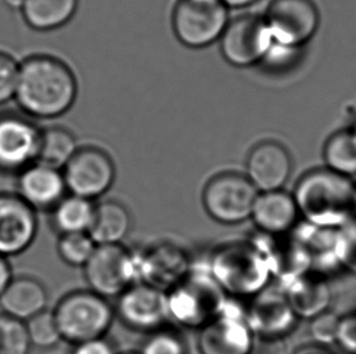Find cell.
I'll use <instances>...</instances> for the list:
<instances>
[{"mask_svg": "<svg viewBox=\"0 0 356 354\" xmlns=\"http://www.w3.org/2000/svg\"><path fill=\"white\" fill-rule=\"evenodd\" d=\"M4 3L13 9H22L26 0H4Z\"/></svg>", "mask_w": 356, "mask_h": 354, "instance_id": "cell-41", "label": "cell"}, {"mask_svg": "<svg viewBox=\"0 0 356 354\" xmlns=\"http://www.w3.org/2000/svg\"><path fill=\"white\" fill-rule=\"evenodd\" d=\"M327 169L343 176L356 175V135L354 131H339L332 135L323 149Z\"/></svg>", "mask_w": 356, "mask_h": 354, "instance_id": "cell-27", "label": "cell"}, {"mask_svg": "<svg viewBox=\"0 0 356 354\" xmlns=\"http://www.w3.org/2000/svg\"><path fill=\"white\" fill-rule=\"evenodd\" d=\"M258 189L245 175L219 174L203 189L202 203L209 217L222 225H237L250 219Z\"/></svg>", "mask_w": 356, "mask_h": 354, "instance_id": "cell-7", "label": "cell"}, {"mask_svg": "<svg viewBox=\"0 0 356 354\" xmlns=\"http://www.w3.org/2000/svg\"><path fill=\"white\" fill-rule=\"evenodd\" d=\"M77 90L76 77L63 61L34 56L19 68L15 96L29 115L56 118L72 107Z\"/></svg>", "mask_w": 356, "mask_h": 354, "instance_id": "cell-1", "label": "cell"}, {"mask_svg": "<svg viewBox=\"0 0 356 354\" xmlns=\"http://www.w3.org/2000/svg\"><path fill=\"white\" fill-rule=\"evenodd\" d=\"M341 319L331 312H323L313 318L310 334L314 340L321 345H331L337 341Z\"/></svg>", "mask_w": 356, "mask_h": 354, "instance_id": "cell-33", "label": "cell"}, {"mask_svg": "<svg viewBox=\"0 0 356 354\" xmlns=\"http://www.w3.org/2000/svg\"><path fill=\"white\" fill-rule=\"evenodd\" d=\"M97 244L88 233L61 235L58 253L65 264L73 267H84L92 258Z\"/></svg>", "mask_w": 356, "mask_h": 354, "instance_id": "cell-29", "label": "cell"}, {"mask_svg": "<svg viewBox=\"0 0 356 354\" xmlns=\"http://www.w3.org/2000/svg\"><path fill=\"white\" fill-rule=\"evenodd\" d=\"M40 131L19 115L0 117V170L22 171L38 158Z\"/></svg>", "mask_w": 356, "mask_h": 354, "instance_id": "cell-15", "label": "cell"}, {"mask_svg": "<svg viewBox=\"0 0 356 354\" xmlns=\"http://www.w3.org/2000/svg\"><path fill=\"white\" fill-rule=\"evenodd\" d=\"M337 341L344 350L356 354V317H349L341 321Z\"/></svg>", "mask_w": 356, "mask_h": 354, "instance_id": "cell-37", "label": "cell"}, {"mask_svg": "<svg viewBox=\"0 0 356 354\" xmlns=\"http://www.w3.org/2000/svg\"><path fill=\"white\" fill-rule=\"evenodd\" d=\"M63 174L66 187L73 196L92 201L111 188L116 178V168L105 151L84 147L74 153Z\"/></svg>", "mask_w": 356, "mask_h": 354, "instance_id": "cell-11", "label": "cell"}, {"mask_svg": "<svg viewBox=\"0 0 356 354\" xmlns=\"http://www.w3.org/2000/svg\"><path fill=\"white\" fill-rule=\"evenodd\" d=\"M276 43L302 49L318 32L320 14L313 0H273L263 16Z\"/></svg>", "mask_w": 356, "mask_h": 354, "instance_id": "cell-9", "label": "cell"}, {"mask_svg": "<svg viewBox=\"0 0 356 354\" xmlns=\"http://www.w3.org/2000/svg\"><path fill=\"white\" fill-rule=\"evenodd\" d=\"M334 255L339 264L356 273V221L338 228L334 235Z\"/></svg>", "mask_w": 356, "mask_h": 354, "instance_id": "cell-32", "label": "cell"}, {"mask_svg": "<svg viewBox=\"0 0 356 354\" xmlns=\"http://www.w3.org/2000/svg\"><path fill=\"white\" fill-rule=\"evenodd\" d=\"M131 228L129 210L118 201L95 206V214L88 235L97 245L120 244Z\"/></svg>", "mask_w": 356, "mask_h": 354, "instance_id": "cell-23", "label": "cell"}, {"mask_svg": "<svg viewBox=\"0 0 356 354\" xmlns=\"http://www.w3.org/2000/svg\"><path fill=\"white\" fill-rule=\"evenodd\" d=\"M138 274L144 278L145 284L167 292L190 273L188 255L177 246L157 245L149 249L138 261Z\"/></svg>", "mask_w": 356, "mask_h": 354, "instance_id": "cell-18", "label": "cell"}, {"mask_svg": "<svg viewBox=\"0 0 356 354\" xmlns=\"http://www.w3.org/2000/svg\"><path fill=\"white\" fill-rule=\"evenodd\" d=\"M77 8L78 0H26L22 12L32 28L51 31L67 24Z\"/></svg>", "mask_w": 356, "mask_h": 354, "instance_id": "cell-24", "label": "cell"}, {"mask_svg": "<svg viewBox=\"0 0 356 354\" xmlns=\"http://www.w3.org/2000/svg\"><path fill=\"white\" fill-rule=\"evenodd\" d=\"M19 67L6 53H0V105L15 96Z\"/></svg>", "mask_w": 356, "mask_h": 354, "instance_id": "cell-35", "label": "cell"}, {"mask_svg": "<svg viewBox=\"0 0 356 354\" xmlns=\"http://www.w3.org/2000/svg\"><path fill=\"white\" fill-rule=\"evenodd\" d=\"M172 22L180 43L202 49L219 40L230 21L222 0H178Z\"/></svg>", "mask_w": 356, "mask_h": 354, "instance_id": "cell-6", "label": "cell"}, {"mask_svg": "<svg viewBox=\"0 0 356 354\" xmlns=\"http://www.w3.org/2000/svg\"><path fill=\"white\" fill-rule=\"evenodd\" d=\"M354 133H355V135H356V128H355V129H354Z\"/></svg>", "mask_w": 356, "mask_h": 354, "instance_id": "cell-43", "label": "cell"}, {"mask_svg": "<svg viewBox=\"0 0 356 354\" xmlns=\"http://www.w3.org/2000/svg\"><path fill=\"white\" fill-rule=\"evenodd\" d=\"M284 295L297 318L313 319L326 312L331 302V290L327 283L321 278L309 276H302L289 283Z\"/></svg>", "mask_w": 356, "mask_h": 354, "instance_id": "cell-22", "label": "cell"}, {"mask_svg": "<svg viewBox=\"0 0 356 354\" xmlns=\"http://www.w3.org/2000/svg\"><path fill=\"white\" fill-rule=\"evenodd\" d=\"M128 354H140V353H128Z\"/></svg>", "mask_w": 356, "mask_h": 354, "instance_id": "cell-44", "label": "cell"}, {"mask_svg": "<svg viewBox=\"0 0 356 354\" xmlns=\"http://www.w3.org/2000/svg\"><path fill=\"white\" fill-rule=\"evenodd\" d=\"M71 354H117L115 347L105 337L97 340L86 341L74 345Z\"/></svg>", "mask_w": 356, "mask_h": 354, "instance_id": "cell-38", "label": "cell"}, {"mask_svg": "<svg viewBox=\"0 0 356 354\" xmlns=\"http://www.w3.org/2000/svg\"><path fill=\"white\" fill-rule=\"evenodd\" d=\"M293 162L287 149L276 141H264L250 151L245 171L258 192L282 189L292 175Z\"/></svg>", "mask_w": 356, "mask_h": 354, "instance_id": "cell-16", "label": "cell"}, {"mask_svg": "<svg viewBox=\"0 0 356 354\" xmlns=\"http://www.w3.org/2000/svg\"><path fill=\"white\" fill-rule=\"evenodd\" d=\"M208 272L227 295L250 298L265 290L273 276L264 251L250 242H232L218 248Z\"/></svg>", "mask_w": 356, "mask_h": 354, "instance_id": "cell-3", "label": "cell"}, {"mask_svg": "<svg viewBox=\"0 0 356 354\" xmlns=\"http://www.w3.org/2000/svg\"><path fill=\"white\" fill-rule=\"evenodd\" d=\"M293 198L299 215L314 227L341 228L355 219V185L330 169L305 174L294 188Z\"/></svg>", "mask_w": 356, "mask_h": 354, "instance_id": "cell-2", "label": "cell"}, {"mask_svg": "<svg viewBox=\"0 0 356 354\" xmlns=\"http://www.w3.org/2000/svg\"><path fill=\"white\" fill-rule=\"evenodd\" d=\"M299 51L300 49L286 47L273 40V44L261 63H265V66L271 71H284L296 62Z\"/></svg>", "mask_w": 356, "mask_h": 354, "instance_id": "cell-34", "label": "cell"}, {"mask_svg": "<svg viewBox=\"0 0 356 354\" xmlns=\"http://www.w3.org/2000/svg\"><path fill=\"white\" fill-rule=\"evenodd\" d=\"M140 354H188V342L178 330L163 326L149 332Z\"/></svg>", "mask_w": 356, "mask_h": 354, "instance_id": "cell-30", "label": "cell"}, {"mask_svg": "<svg viewBox=\"0 0 356 354\" xmlns=\"http://www.w3.org/2000/svg\"><path fill=\"white\" fill-rule=\"evenodd\" d=\"M222 1L227 5V8L241 9V8H245V6L254 4L258 0H222Z\"/></svg>", "mask_w": 356, "mask_h": 354, "instance_id": "cell-40", "label": "cell"}, {"mask_svg": "<svg viewBox=\"0 0 356 354\" xmlns=\"http://www.w3.org/2000/svg\"><path fill=\"white\" fill-rule=\"evenodd\" d=\"M31 347L26 321L0 314V354H29Z\"/></svg>", "mask_w": 356, "mask_h": 354, "instance_id": "cell-28", "label": "cell"}, {"mask_svg": "<svg viewBox=\"0 0 356 354\" xmlns=\"http://www.w3.org/2000/svg\"><path fill=\"white\" fill-rule=\"evenodd\" d=\"M53 313L61 339L73 345L105 337L116 316L107 298L92 290L68 294Z\"/></svg>", "mask_w": 356, "mask_h": 354, "instance_id": "cell-5", "label": "cell"}, {"mask_svg": "<svg viewBox=\"0 0 356 354\" xmlns=\"http://www.w3.org/2000/svg\"><path fill=\"white\" fill-rule=\"evenodd\" d=\"M250 354H287V345L282 337H257L254 336Z\"/></svg>", "mask_w": 356, "mask_h": 354, "instance_id": "cell-36", "label": "cell"}, {"mask_svg": "<svg viewBox=\"0 0 356 354\" xmlns=\"http://www.w3.org/2000/svg\"><path fill=\"white\" fill-rule=\"evenodd\" d=\"M254 334L245 314L227 310L200 329L197 348L200 354H250Z\"/></svg>", "mask_w": 356, "mask_h": 354, "instance_id": "cell-13", "label": "cell"}, {"mask_svg": "<svg viewBox=\"0 0 356 354\" xmlns=\"http://www.w3.org/2000/svg\"><path fill=\"white\" fill-rule=\"evenodd\" d=\"M297 354H328L325 351L320 348H305V350L299 351Z\"/></svg>", "mask_w": 356, "mask_h": 354, "instance_id": "cell-42", "label": "cell"}, {"mask_svg": "<svg viewBox=\"0 0 356 354\" xmlns=\"http://www.w3.org/2000/svg\"><path fill=\"white\" fill-rule=\"evenodd\" d=\"M19 196L34 210H51L67 189L63 174L43 163L31 164L19 177Z\"/></svg>", "mask_w": 356, "mask_h": 354, "instance_id": "cell-19", "label": "cell"}, {"mask_svg": "<svg viewBox=\"0 0 356 354\" xmlns=\"http://www.w3.org/2000/svg\"><path fill=\"white\" fill-rule=\"evenodd\" d=\"M77 142L71 131L63 128H49L40 133L39 142V163L51 168H65L77 152Z\"/></svg>", "mask_w": 356, "mask_h": 354, "instance_id": "cell-26", "label": "cell"}, {"mask_svg": "<svg viewBox=\"0 0 356 354\" xmlns=\"http://www.w3.org/2000/svg\"><path fill=\"white\" fill-rule=\"evenodd\" d=\"M29 331V340L34 347L38 348H51L58 345L61 339L58 324L55 321L53 312H40L26 321Z\"/></svg>", "mask_w": 356, "mask_h": 354, "instance_id": "cell-31", "label": "cell"}, {"mask_svg": "<svg viewBox=\"0 0 356 354\" xmlns=\"http://www.w3.org/2000/svg\"><path fill=\"white\" fill-rule=\"evenodd\" d=\"M47 305V290L43 284L34 278H13L0 295L3 313L24 321L45 311Z\"/></svg>", "mask_w": 356, "mask_h": 354, "instance_id": "cell-21", "label": "cell"}, {"mask_svg": "<svg viewBox=\"0 0 356 354\" xmlns=\"http://www.w3.org/2000/svg\"><path fill=\"white\" fill-rule=\"evenodd\" d=\"M95 214L92 201L78 196H65L53 209L54 227L61 233H88Z\"/></svg>", "mask_w": 356, "mask_h": 354, "instance_id": "cell-25", "label": "cell"}, {"mask_svg": "<svg viewBox=\"0 0 356 354\" xmlns=\"http://www.w3.org/2000/svg\"><path fill=\"white\" fill-rule=\"evenodd\" d=\"M169 319L188 329H201L227 307V294L211 273L190 272L165 292Z\"/></svg>", "mask_w": 356, "mask_h": 354, "instance_id": "cell-4", "label": "cell"}, {"mask_svg": "<svg viewBox=\"0 0 356 354\" xmlns=\"http://www.w3.org/2000/svg\"><path fill=\"white\" fill-rule=\"evenodd\" d=\"M83 268L90 290L105 298L120 296L138 276L136 259L120 244L97 245Z\"/></svg>", "mask_w": 356, "mask_h": 354, "instance_id": "cell-8", "label": "cell"}, {"mask_svg": "<svg viewBox=\"0 0 356 354\" xmlns=\"http://www.w3.org/2000/svg\"><path fill=\"white\" fill-rule=\"evenodd\" d=\"M38 233V219L32 206L17 194L0 193V255L22 254Z\"/></svg>", "mask_w": 356, "mask_h": 354, "instance_id": "cell-14", "label": "cell"}, {"mask_svg": "<svg viewBox=\"0 0 356 354\" xmlns=\"http://www.w3.org/2000/svg\"><path fill=\"white\" fill-rule=\"evenodd\" d=\"M115 313L131 330L154 332L169 321L167 294L145 283L133 284L118 296Z\"/></svg>", "mask_w": 356, "mask_h": 354, "instance_id": "cell-12", "label": "cell"}, {"mask_svg": "<svg viewBox=\"0 0 356 354\" xmlns=\"http://www.w3.org/2000/svg\"><path fill=\"white\" fill-rule=\"evenodd\" d=\"M299 211L293 196L287 192H261L257 196L250 219L266 235H284L293 228Z\"/></svg>", "mask_w": 356, "mask_h": 354, "instance_id": "cell-20", "label": "cell"}, {"mask_svg": "<svg viewBox=\"0 0 356 354\" xmlns=\"http://www.w3.org/2000/svg\"><path fill=\"white\" fill-rule=\"evenodd\" d=\"M13 278L14 277H13L8 258L0 255V295L3 294L5 287H8V284Z\"/></svg>", "mask_w": 356, "mask_h": 354, "instance_id": "cell-39", "label": "cell"}, {"mask_svg": "<svg viewBox=\"0 0 356 354\" xmlns=\"http://www.w3.org/2000/svg\"><path fill=\"white\" fill-rule=\"evenodd\" d=\"M219 40L222 58L235 67L261 63L273 44L264 17L257 15H243L229 22Z\"/></svg>", "mask_w": 356, "mask_h": 354, "instance_id": "cell-10", "label": "cell"}, {"mask_svg": "<svg viewBox=\"0 0 356 354\" xmlns=\"http://www.w3.org/2000/svg\"><path fill=\"white\" fill-rule=\"evenodd\" d=\"M245 321L257 337H282L293 329L297 316L289 306L286 295L268 290L252 297Z\"/></svg>", "mask_w": 356, "mask_h": 354, "instance_id": "cell-17", "label": "cell"}]
</instances>
